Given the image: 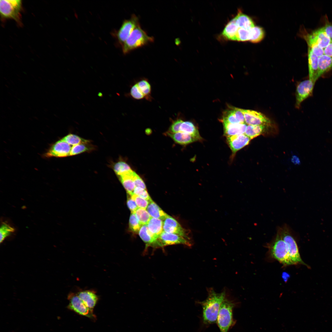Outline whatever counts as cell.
Masks as SVG:
<instances>
[{"label": "cell", "mask_w": 332, "mask_h": 332, "mask_svg": "<svg viewBox=\"0 0 332 332\" xmlns=\"http://www.w3.org/2000/svg\"><path fill=\"white\" fill-rule=\"evenodd\" d=\"M251 140L244 134L227 137V142L233 154L248 145Z\"/></svg>", "instance_id": "cell-14"}, {"label": "cell", "mask_w": 332, "mask_h": 332, "mask_svg": "<svg viewBox=\"0 0 332 332\" xmlns=\"http://www.w3.org/2000/svg\"><path fill=\"white\" fill-rule=\"evenodd\" d=\"M315 83L309 79L301 82L298 85L295 94L296 108H299L301 103L312 95Z\"/></svg>", "instance_id": "cell-10"}, {"label": "cell", "mask_w": 332, "mask_h": 332, "mask_svg": "<svg viewBox=\"0 0 332 332\" xmlns=\"http://www.w3.org/2000/svg\"><path fill=\"white\" fill-rule=\"evenodd\" d=\"M324 54L332 57V41L324 49Z\"/></svg>", "instance_id": "cell-48"}, {"label": "cell", "mask_w": 332, "mask_h": 332, "mask_svg": "<svg viewBox=\"0 0 332 332\" xmlns=\"http://www.w3.org/2000/svg\"><path fill=\"white\" fill-rule=\"evenodd\" d=\"M137 84L144 96H147L150 94L151 86L148 81L143 80L139 81Z\"/></svg>", "instance_id": "cell-40"}, {"label": "cell", "mask_w": 332, "mask_h": 332, "mask_svg": "<svg viewBox=\"0 0 332 332\" xmlns=\"http://www.w3.org/2000/svg\"><path fill=\"white\" fill-rule=\"evenodd\" d=\"M249 41L253 43L260 42L264 37V31L263 29L261 27L255 26L249 30Z\"/></svg>", "instance_id": "cell-30"}, {"label": "cell", "mask_w": 332, "mask_h": 332, "mask_svg": "<svg viewBox=\"0 0 332 332\" xmlns=\"http://www.w3.org/2000/svg\"><path fill=\"white\" fill-rule=\"evenodd\" d=\"M267 246L274 259L284 265H292L286 245L278 232Z\"/></svg>", "instance_id": "cell-4"}, {"label": "cell", "mask_w": 332, "mask_h": 332, "mask_svg": "<svg viewBox=\"0 0 332 332\" xmlns=\"http://www.w3.org/2000/svg\"><path fill=\"white\" fill-rule=\"evenodd\" d=\"M127 204L131 213H134L138 208L135 201L132 199L130 195V197L127 199Z\"/></svg>", "instance_id": "cell-46"}, {"label": "cell", "mask_w": 332, "mask_h": 332, "mask_svg": "<svg viewBox=\"0 0 332 332\" xmlns=\"http://www.w3.org/2000/svg\"><path fill=\"white\" fill-rule=\"evenodd\" d=\"M277 231L286 245L292 265L299 264L308 266L301 257L297 243L289 227L286 224H284L279 227Z\"/></svg>", "instance_id": "cell-3"}, {"label": "cell", "mask_w": 332, "mask_h": 332, "mask_svg": "<svg viewBox=\"0 0 332 332\" xmlns=\"http://www.w3.org/2000/svg\"><path fill=\"white\" fill-rule=\"evenodd\" d=\"M270 125H248L244 134L251 140L263 133L267 128Z\"/></svg>", "instance_id": "cell-27"}, {"label": "cell", "mask_w": 332, "mask_h": 332, "mask_svg": "<svg viewBox=\"0 0 332 332\" xmlns=\"http://www.w3.org/2000/svg\"><path fill=\"white\" fill-rule=\"evenodd\" d=\"M163 221V231L178 235L190 240L188 231L183 228L174 218L168 215Z\"/></svg>", "instance_id": "cell-12"}, {"label": "cell", "mask_w": 332, "mask_h": 332, "mask_svg": "<svg viewBox=\"0 0 332 332\" xmlns=\"http://www.w3.org/2000/svg\"><path fill=\"white\" fill-rule=\"evenodd\" d=\"M239 28L234 18L227 24L222 34L224 37L228 40H236V35Z\"/></svg>", "instance_id": "cell-25"}, {"label": "cell", "mask_w": 332, "mask_h": 332, "mask_svg": "<svg viewBox=\"0 0 332 332\" xmlns=\"http://www.w3.org/2000/svg\"><path fill=\"white\" fill-rule=\"evenodd\" d=\"M241 109L244 115L245 123L248 125H271V121L263 113L252 110Z\"/></svg>", "instance_id": "cell-11"}, {"label": "cell", "mask_w": 332, "mask_h": 332, "mask_svg": "<svg viewBox=\"0 0 332 332\" xmlns=\"http://www.w3.org/2000/svg\"><path fill=\"white\" fill-rule=\"evenodd\" d=\"M130 166L126 163L120 161L116 163L113 167V170L118 176L131 170Z\"/></svg>", "instance_id": "cell-36"}, {"label": "cell", "mask_w": 332, "mask_h": 332, "mask_svg": "<svg viewBox=\"0 0 332 332\" xmlns=\"http://www.w3.org/2000/svg\"><path fill=\"white\" fill-rule=\"evenodd\" d=\"M249 30L239 28L236 35V40L242 42L249 41Z\"/></svg>", "instance_id": "cell-38"}, {"label": "cell", "mask_w": 332, "mask_h": 332, "mask_svg": "<svg viewBox=\"0 0 332 332\" xmlns=\"http://www.w3.org/2000/svg\"><path fill=\"white\" fill-rule=\"evenodd\" d=\"M130 196L132 199L135 201L139 208L146 209L149 203L148 201L133 194Z\"/></svg>", "instance_id": "cell-39"}, {"label": "cell", "mask_w": 332, "mask_h": 332, "mask_svg": "<svg viewBox=\"0 0 332 332\" xmlns=\"http://www.w3.org/2000/svg\"><path fill=\"white\" fill-rule=\"evenodd\" d=\"M180 132L192 135L197 138L200 140H201V137L197 128L190 121H183L180 126Z\"/></svg>", "instance_id": "cell-29"}, {"label": "cell", "mask_w": 332, "mask_h": 332, "mask_svg": "<svg viewBox=\"0 0 332 332\" xmlns=\"http://www.w3.org/2000/svg\"><path fill=\"white\" fill-rule=\"evenodd\" d=\"M133 194L136 195L150 201L152 200L146 190L137 187H135Z\"/></svg>", "instance_id": "cell-42"}, {"label": "cell", "mask_w": 332, "mask_h": 332, "mask_svg": "<svg viewBox=\"0 0 332 332\" xmlns=\"http://www.w3.org/2000/svg\"><path fill=\"white\" fill-rule=\"evenodd\" d=\"M134 213L142 225L147 224L151 217L146 210L144 209L138 208Z\"/></svg>", "instance_id": "cell-32"}, {"label": "cell", "mask_w": 332, "mask_h": 332, "mask_svg": "<svg viewBox=\"0 0 332 332\" xmlns=\"http://www.w3.org/2000/svg\"><path fill=\"white\" fill-rule=\"evenodd\" d=\"M236 118L239 124L245 123L243 114L241 109L235 108H233Z\"/></svg>", "instance_id": "cell-45"}, {"label": "cell", "mask_w": 332, "mask_h": 332, "mask_svg": "<svg viewBox=\"0 0 332 332\" xmlns=\"http://www.w3.org/2000/svg\"><path fill=\"white\" fill-rule=\"evenodd\" d=\"M142 225L135 214L131 213L129 221V228L130 230L134 233H138Z\"/></svg>", "instance_id": "cell-33"}, {"label": "cell", "mask_w": 332, "mask_h": 332, "mask_svg": "<svg viewBox=\"0 0 332 332\" xmlns=\"http://www.w3.org/2000/svg\"><path fill=\"white\" fill-rule=\"evenodd\" d=\"M130 95L133 98L136 99H142L144 96L137 84L132 87L130 90Z\"/></svg>", "instance_id": "cell-41"}, {"label": "cell", "mask_w": 332, "mask_h": 332, "mask_svg": "<svg viewBox=\"0 0 332 332\" xmlns=\"http://www.w3.org/2000/svg\"><path fill=\"white\" fill-rule=\"evenodd\" d=\"M147 225L149 231L156 239L163 231V221L161 219L151 217Z\"/></svg>", "instance_id": "cell-22"}, {"label": "cell", "mask_w": 332, "mask_h": 332, "mask_svg": "<svg viewBox=\"0 0 332 332\" xmlns=\"http://www.w3.org/2000/svg\"><path fill=\"white\" fill-rule=\"evenodd\" d=\"M68 298L69 301L68 308L69 309L92 319L95 318L93 310L87 307L77 294H70Z\"/></svg>", "instance_id": "cell-9"}, {"label": "cell", "mask_w": 332, "mask_h": 332, "mask_svg": "<svg viewBox=\"0 0 332 332\" xmlns=\"http://www.w3.org/2000/svg\"><path fill=\"white\" fill-rule=\"evenodd\" d=\"M223 123L224 134L227 137L244 134L247 126L245 123L231 124Z\"/></svg>", "instance_id": "cell-17"}, {"label": "cell", "mask_w": 332, "mask_h": 332, "mask_svg": "<svg viewBox=\"0 0 332 332\" xmlns=\"http://www.w3.org/2000/svg\"><path fill=\"white\" fill-rule=\"evenodd\" d=\"M77 295L87 307L93 310L98 299L95 293L92 291L86 290L79 292Z\"/></svg>", "instance_id": "cell-19"}, {"label": "cell", "mask_w": 332, "mask_h": 332, "mask_svg": "<svg viewBox=\"0 0 332 332\" xmlns=\"http://www.w3.org/2000/svg\"><path fill=\"white\" fill-rule=\"evenodd\" d=\"M153 37L148 36L140 25L133 30L122 45L123 53L126 54L130 51L153 42Z\"/></svg>", "instance_id": "cell-2"}, {"label": "cell", "mask_w": 332, "mask_h": 332, "mask_svg": "<svg viewBox=\"0 0 332 332\" xmlns=\"http://www.w3.org/2000/svg\"><path fill=\"white\" fill-rule=\"evenodd\" d=\"M22 2L20 0H0V12L3 18L14 19L20 24Z\"/></svg>", "instance_id": "cell-6"}, {"label": "cell", "mask_w": 332, "mask_h": 332, "mask_svg": "<svg viewBox=\"0 0 332 332\" xmlns=\"http://www.w3.org/2000/svg\"><path fill=\"white\" fill-rule=\"evenodd\" d=\"M14 229L9 225L3 223L0 228V240L1 243L7 236L14 231Z\"/></svg>", "instance_id": "cell-35"}, {"label": "cell", "mask_w": 332, "mask_h": 332, "mask_svg": "<svg viewBox=\"0 0 332 332\" xmlns=\"http://www.w3.org/2000/svg\"><path fill=\"white\" fill-rule=\"evenodd\" d=\"M133 179L136 187H139L146 190L145 185L140 177L134 172Z\"/></svg>", "instance_id": "cell-44"}, {"label": "cell", "mask_w": 332, "mask_h": 332, "mask_svg": "<svg viewBox=\"0 0 332 332\" xmlns=\"http://www.w3.org/2000/svg\"><path fill=\"white\" fill-rule=\"evenodd\" d=\"M222 121L223 122L231 124H239L236 118L233 108L224 112Z\"/></svg>", "instance_id": "cell-37"}, {"label": "cell", "mask_w": 332, "mask_h": 332, "mask_svg": "<svg viewBox=\"0 0 332 332\" xmlns=\"http://www.w3.org/2000/svg\"><path fill=\"white\" fill-rule=\"evenodd\" d=\"M70 145L74 146L81 143H88L89 141L83 139L78 136L72 134L66 135L61 140Z\"/></svg>", "instance_id": "cell-31"}, {"label": "cell", "mask_w": 332, "mask_h": 332, "mask_svg": "<svg viewBox=\"0 0 332 332\" xmlns=\"http://www.w3.org/2000/svg\"><path fill=\"white\" fill-rule=\"evenodd\" d=\"M235 305L233 302L226 298L221 304L216 322L220 332H228L234 324L233 310Z\"/></svg>", "instance_id": "cell-5"}, {"label": "cell", "mask_w": 332, "mask_h": 332, "mask_svg": "<svg viewBox=\"0 0 332 332\" xmlns=\"http://www.w3.org/2000/svg\"><path fill=\"white\" fill-rule=\"evenodd\" d=\"M321 28L332 41V24L327 23Z\"/></svg>", "instance_id": "cell-47"}, {"label": "cell", "mask_w": 332, "mask_h": 332, "mask_svg": "<svg viewBox=\"0 0 332 332\" xmlns=\"http://www.w3.org/2000/svg\"><path fill=\"white\" fill-rule=\"evenodd\" d=\"M308 57L309 79L315 83L318 79V57L313 53L309 47Z\"/></svg>", "instance_id": "cell-15"}, {"label": "cell", "mask_w": 332, "mask_h": 332, "mask_svg": "<svg viewBox=\"0 0 332 332\" xmlns=\"http://www.w3.org/2000/svg\"><path fill=\"white\" fill-rule=\"evenodd\" d=\"M225 297L224 291L218 293L212 289L209 290L207 298L200 302L202 307L203 320L204 324L216 322L220 306Z\"/></svg>", "instance_id": "cell-1"}, {"label": "cell", "mask_w": 332, "mask_h": 332, "mask_svg": "<svg viewBox=\"0 0 332 332\" xmlns=\"http://www.w3.org/2000/svg\"><path fill=\"white\" fill-rule=\"evenodd\" d=\"M309 47L310 48L313 53L318 57L324 54L323 49L318 45L317 42L311 33H304L302 35Z\"/></svg>", "instance_id": "cell-21"}, {"label": "cell", "mask_w": 332, "mask_h": 332, "mask_svg": "<svg viewBox=\"0 0 332 332\" xmlns=\"http://www.w3.org/2000/svg\"><path fill=\"white\" fill-rule=\"evenodd\" d=\"M138 234L141 239L145 243V253L147 248L149 247H151L156 239L149 231L147 224L142 225Z\"/></svg>", "instance_id": "cell-23"}, {"label": "cell", "mask_w": 332, "mask_h": 332, "mask_svg": "<svg viewBox=\"0 0 332 332\" xmlns=\"http://www.w3.org/2000/svg\"><path fill=\"white\" fill-rule=\"evenodd\" d=\"M178 244L188 246H190L192 245L189 240L181 236L163 231L151 247L156 249Z\"/></svg>", "instance_id": "cell-8"}, {"label": "cell", "mask_w": 332, "mask_h": 332, "mask_svg": "<svg viewBox=\"0 0 332 332\" xmlns=\"http://www.w3.org/2000/svg\"><path fill=\"white\" fill-rule=\"evenodd\" d=\"M87 143H81L72 147L69 156H73L93 149L91 147L86 145Z\"/></svg>", "instance_id": "cell-34"}, {"label": "cell", "mask_w": 332, "mask_h": 332, "mask_svg": "<svg viewBox=\"0 0 332 332\" xmlns=\"http://www.w3.org/2000/svg\"><path fill=\"white\" fill-rule=\"evenodd\" d=\"M166 133L175 142L181 145L187 144L200 140L193 135L181 132L174 133L168 132Z\"/></svg>", "instance_id": "cell-16"}, {"label": "cell", "mask_w": 332, "mask_h": 332, "mask_svg": "<svg viewBox=\"0 0 332 332\" xmlns=\"http://www.w3.org/2000/svg\"><path fill=\"white\" fill-rule=\"evenodd\" d=\"M332 69V57L323 54L318 57L317 79Z\"/></svg>", "instance_id": "cell-20"}, {"label": "cell", "mask_w": 332, "mask_h": 332, "mask_svg": "<svg viewBox=\"0 0 332 332\" xmlns=\"http://www.w3.org/2000/svg\"><path fill=\"white\" fill-rule=\"evenodd\" d=\"M235 18L236 23L239 28L249 30L255 26L251 19L241 11L239 12Z\"/></svg>", "instance_id": "cell-24"}, {"label": "cell", "mask_w": 332, "mask_h": 332, "mask_svg": "<svg viewBox=\"0 0 332 332\" xmlns=\"http://www.w3.org/2000/svg\"><path fill=\"white\" fill-rule=\"evenodd\" d=\"M134 172L131 169L118 176L123 186L130 195L133 194L136 187L133 179Z\"/></svg>", "instance_id": "cell-18"}, {"label": "cell", "mask_w": 332, "mask_h": 332, "mask_svg": "<svg viewBox=\"0 0 332 332\" xmlns=\"http://www.w3.org/2000/svg\"><path fill=\"white\" fill-rule=\"evenodd\" d=\"M139 25L138 17L133 14L129 19L124 20L119 30L113 32L112 35L116 39L118 44L122 46L134 29Z\"/></svg>", "instance_id": "cell-7"}, {"label": "cell", "mask_w": 332, "mask_h": 332, "mask_svg": "<svg viewBox=\"0 0 332 332\" xmlns=\"http://www.w3.org/2000/svg\"><path fill=\"white\" fill-rule=\"evenodd\" d=\"M311 34L314 37L319 46L324 49L331 41L330 38L321 28L313 31Z\"/></svg>", "instance_id": "cell-28"}, {"label": "cell", "mask_w": 332, "mask_h": 332, "mask_svg": "<svg viewBox=\"0 0 332 332\" xmlns=\"http://www.w3.org/2000/svg\"><path fill=\"white\" fill-rule=\"evenodd\" d=\"M152 217L163 220L168 214L163 211L152 200L149 201L146 209Z\"/></svg>", "instance_id": "cell-26"}, {"label": "cell", "mask_w": 332, "mask_h": 332, "mask_svg": "<svg viewBox=\"0 0 332 332\" xmlns=\"http://www.w3.org/2000/svg\"><path fill=\"white\" fill-rule=\"evenodd\" d=\"M183 122L180 119L174 121L170 127L168 132L174 133L180 132V126Z\"/></svg>", "instance_id": "cell-43"}, {"label": "cell", "mask_w": 332, "mask_h": 332, "mask_svg": "<svg viewBox=\"0 0 332 332\" xmlns=\"http://www.w3.org/2000/svg\"><path fill=\"white\" fill-rule=\"evenodd\" d=\"M71 148L70 145L61 140H59L51 146L45 156L47 157H66L69 156Z\"/></svg>", "instance_id": "cell-13"}]
</instances>
